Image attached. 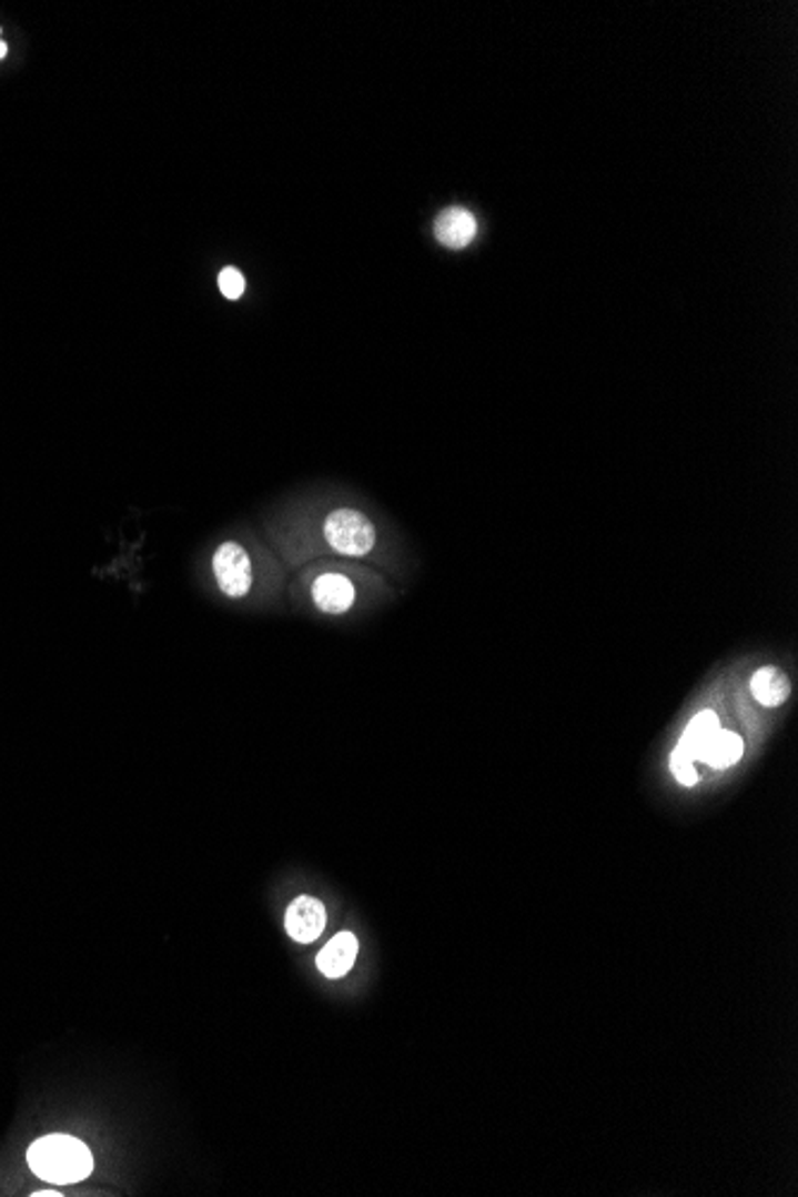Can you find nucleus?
Instances as JSON below:
<instances>
[{"mask_svg":"<svg viewBox=\"0 0 798 1197\" xmlns=\"http://www.w3.org/2000/svg\"><path fill=\"white\" fill-rule=\"evenodd\" d=\"M325 545L344 557H366L378 543V529L371 516L356 507L340 505L321 519Z\"/></svg>","mask_w":798,"mask_h":1197,"instance_id":"obj_2","label":"nucleus"},{"mask_svg":"<svg viewBox=\"0 0 798 1197\" xmlns=\"http://www.w3.org/2000/svg\"><path fill=\"white\" fill-rule=\"evenodd\" d=\"M213 574L218 586H221L228 597H234V601L244 597L252 591L254 581L252 557H249L246 547L238 541H225L218 545L213 553Z\"/></svg>","mask_w":798,"mask_h":1197,"instance_id":"obj_3","label":"nucleus"},{"mask_svg":"<svg viewBox=\"0 0 798 1197\" xmlns=\"http://www.w3.org/2000/svg\"><path fill=\"white\" fill-rule=\"evenodd\" d=\"M478 218L462 203H452L433 218L435 242L449 251H464L478 240Z\"/></svg>","mask_w":798,"mask_h":1197,"instance_id":"obj_4","label":"nucleus"},{"mask_svg":"<svg viewBox=\"0 0 798 1197\" xmlns=\"http://www.w3.org/2000/svg\"><path fill=\"white\" fill-rule=\"evenodd\" d=\"M0 31H3V27H0Z\"/></svg>","mask_w":798,"mask_h":1197,"instance_id":"obj_15","label":"nucleus"},{"mask_svg":"<svg viewBox=\"0 0 798 1197\" xmlns=\"http://www.w3.org/2000/svg\"><path fill=\"white\" fill-rule=\"evenodd\" d=\"M29 1169L49 1184H77L93 1169L89 1147L72 1136H43L27 1153Z\"/></svg>","mask_w":798,"mask_h":1197,"instance_id":"obj_1","label":"nucleus"},{"mask_svg":"<svg viewBox=\"0 0 798 1197\" xmlns=\"http://www.w3.org/2000/svg\"><path fill=\"white\" fill-rule=\"evenodd\" d=\"M671 772H675V777L679 784L684 786H694L698 782V775L694 770V761L688 758V755L677 746L675 753H671Z\"/></svg>","mask_w":798,"mask_h":1197,"instance_id":"obj_12","label":"nucleus"},{"mask_svg":"<svg viewBox=\"0 0 798 1197\" xmlns=\"http://www.w3.org/2000/svg\"><path fill=\"white\" fill-rule=\"evenodd\" d=\"M356 954H358L356 937L352 933H340L319 952V958H316L319 970L327 975V978H342V975L350 973V968L354 966Z\"/></svg>","mask_w":798,"mask_h":1197,"instance_id":"obj_7","label":"nucleus"},{"mask_svg":"<svg viewBox=\"0 0 798 1197\" xmlns=\"http://www.w3.org/2000/svg\"><path fill=\"white\" fill-rule=\"evenodd\" d=\"M34 1197H60V1193H53V1190H39V1193H34Z\"/></svg>","mask_w":798,"mask_h":1197,"instance_id":"obj_13","label":"nucleus"},{"mask_svg":"<svg viewBox=\"0 0 798 1197\" xmlns=\"http://www.w3.org/2000/svg\"><path fill=\"white\" fill-rule=\"evenodd\" d=\"M314 603L325 614H342L354 605V586L344 574H321L314 581Z\"/></svg>","mask_w":798,"mask_h":1197,"instance_id":"obj_6","label":"nucleus"},{"mask_svg":"<svg viewBox=\"0 0 798 1197\" xmlns=\"http://www.w3.org/2000/svg\"><path fill=\"white\" fill-rule=\"evenodd\" d=\"M6 58H8V43L0 39V60H6Z\"/></svg>","mask_w":798,"mask_h":1197,"instance_id":"obj_14","label":"nucleus"},{"mask_svg":"<svg viewBox=\"0 0 798 1197\" xmlns=\"http://www.w3.org/2000/svg\"><path fill=\"white\" fill-rule=\"evenodd\" d=\"M717 732H719L717 715L713 711H703L691 720V724H688L684 736H681V742L677 746L688 755V758L696 763V761H700L703 751H706L708 742Z\"/></svg>","mask_w":798,"mask_h":1197,"instance_id":"obj_9","label":"nucleus"},{"mask_svg":"<svg viewBox=\"0 0 798 1197\" xmlns=\"http://www.w3.org/2000/svg\"><path fill=\"white\" fill-rule=\"evenodd\" d=\"M750 693H754V698L760 705L777 707L785 703L791 693L789 676L779 667H760L750 676Z\"/></svg>","mask_w":798,"mask_h":1197,"instance_id":"obj_8","label":"nucleus"},{"mask_svg":"<svg viewBox=\"0 0 798 1197\" xmlns=\"http://www.w3.org/2000/svg\"><path fill=\"white\" fill-rule=\"evenodd\" d=\"M741 755H744L741 736L734 734V732L719 730L708 742L706 751H703L700 761L708 763L715 770H723V767H731L734 763H739Z\"/></svg>","mask_w":798,"mask_h":1197,"instance_id":"obj_10","label":"nucleus"},{"mask_svg":"<svg viewBox=\"0 0 798 1197\" xmlns=\"http://www.w3.org/2000/svg\"><path fill=\"white\" fill-rule=\"evenodd\" d=\"M218 290L228 299V302H240L246 292V278L238 265H225L218 273Z\"/></svg>","mask_w":798,"mask_h":1197,"instance_id":"obj_11","label":"nucleus"},{"mask_svg":"<svg viewBox=\"0 0 798 1197\" xmlns=\"http://www.w3.org/2000/svg\"><path fill=\"white\" fill-rule=\"evenodd\" d=\"M325 923H327L325 906L319 899H314V896H300V899H294L290 904L285 913L287 935L294 942H302V944H309L316 937H321Z\"/></svg>","mask_w":798,"mask_h":1197,"instance_id":"obj_5","label":"nucleus"}]
</instances>
